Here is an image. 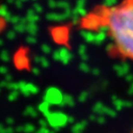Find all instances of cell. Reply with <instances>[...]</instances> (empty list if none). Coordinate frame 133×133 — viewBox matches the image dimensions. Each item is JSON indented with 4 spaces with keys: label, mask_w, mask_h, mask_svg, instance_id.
<instances>
[{
    "label": "cell",
    "mask_w": 133,
    "mask_h": 133,
    "mask_svg": "<svg viewBox=\"0 0 133 133\" xmlns=\"http://www.w3.org/2000/svg\"><path fill=\"white\" fill-rule=\"evenodd\" d=\"M84 24L105 29L114 51L133 61V0H121L112 6L97 8Z\"/></svg>",
    "instance_id": "1"
}]
</instances>
